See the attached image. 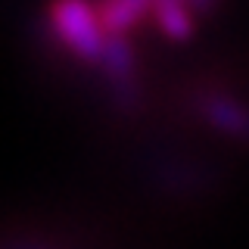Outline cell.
I'll return each mask as SVG.
<instances>
[{
  "label": "cell",
  "mask_w": 249,
  "mask_h": 249,
  "mask_svg": "<svg viewBox=\"0 0 249 249\" xmlns=\"http://www.w3.org/2000/svg\"><path fill=\"white\" fill-rule=\"evenodd\" d=\"M50 22L62 44L81 59H100L103 56V19L100 10H93L88 0H53L50 3Z\"/></svg>",
  "instance_id": "cell-1"
},
{
  "label": "cell",
  "mask_w": 249,
  "mask_h": 249,
  "mask_svg": "<svg viewBox=\"0 0 249 249\" xmlns=\"http://www.w3.org/2000/svg\"><path fill=\"white\" fill-rule=\"evenodd\" d=\"M150 6H156V0H100V19L106 28L122 31L134 25Z\"/></svg>",
  "instance_id": "cell-2"
},
{
  "label": "cell",
  "mask_w": 249,
  "mask_h": 249,
  "mask_svg": "<svg viewBox=\"0 0 249 249\" xmlns=\"http://www.w3.org/2000/svg\"><path fill=\"white\" fill-rule=\"evenodd\" d=\"M209 119L218 122L221 128L228 124L237 134H249V115L243 109H237L233 103H228V100H212V103H209Z\"/></svg>",
  "instance_id": "cell-3"
}]
</instances>
